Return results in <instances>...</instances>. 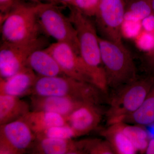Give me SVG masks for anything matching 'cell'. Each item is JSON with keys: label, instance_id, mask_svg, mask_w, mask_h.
Wrapping results in <instances>:
<instances>
[{"label": "cell", "instance_id": "cell-1", "mask_svg": "<svg viewBox=\"0 0 154 154\" xmlns=\"http://www.w3.org/2000/svg\"><path fill=\"white\" fill-rule=\"evenodd\" d=\"M69 9V17L76 31L80 55L94 73L96 87L107 93L108 87L96 27L88 16L72 6Z\"/></svg>", "mask_w": 154, "mask_h": 154}, {"label": "cell", "instance_id": "cell-2", "mask_svg": "<svg viewBox=\"0 0 154 154\" xmlns=\"http://www.w3.org/2000/svg\"><path fill=\"white\" fill-rule=\"evenodd\" d=\"M42 3L29 4L16 0L10 12L1 19L2 42L24 43L39 37L42 30L38 13Z\"/></svg>", "mask_w": 154, "mask_h": 154}, {"label": "cell", "instance_id": "cell-3", "mask_svg": "<svg viewBox=\"0 0 154 154\" xmlns=\"http://www.w3.org/2000/svg\"><path fill=\"white\" fill-rule=\"evenodd\" d=\"M102 93L93 84L62 75L38 76L31 95L65 96L80 102L98 105L102 101Z\"/></svg>", "mask_w": 154, "mask_h": 154}, {"label": "cell", "instance_id": "cell-4", "mask_svg": "<svg viewBox=\"0 0 154 154\" xmlns=\"http://www.w3.org/2000/svg\"><path fill=\"white\" fill-rule=\"evenodd\" d=\"M101 59L107 86L116 88L136 79V68L132 56L122 43L99 37Z\"/></svg>", "mask_w": 154, "mask_h": 154}, {"label": "cell", "instance_id": "cell-5", "mask_svg": "<svg viewBox=\"0 0 154 154\" xmlns=\"http://www.w3.org/2000/svg\"><path fill=\"white\" fill-rule=\"evenodd\" d=\"M38 23L41 30L57 42L69 45L80 54L76 31L69 17L53 3H43L38 10Z\"/></svg>", "mask_w": 154, "mask_h": 154}, {"label": "cell", "instance_id": "cell-6", "mask_svg": "<svg viewBox=\"0 0 154 154\" xmlns=\"http://www.w3.org/2000/svg\"><path fill=\"white\" fill-rule=\"evenodd\" d=\"M149 84L146 81H136L125 85V88L111 102L107 114L110 125L122 123L124 119L138 108L146 99Z\"/></svg>", "mask_w": 154, "mask_h": 154}, {"label": "cell", "instance_id": "cell-7", "mask_svg": "<svg viewBox=\"0 0 154 154\" xmlns=\"http://www.w3.org/2000/svg\"><path fill=\"white\" fill-rule=\"evenodd\" d=\"M48 41L42 36L24 43L2 42L0 48V75L9 78L27 66L30 54L36 50L45 48Z\"/></svg>", "mask_w": 154, "mask_h": 154}, {"label": "cell", "instance_id": "cell-8", "mask_svg": "<svg viewBox=\"0 0 154 154\" xmlns=\"http://www.w3.org/2000/svg\"><path fill=\"white\" fill-rule=\"evenodd\" d=\"M45 49L57 61L64 75L96 86L92 70L69 45L56 42Z\"/></svg>", "mask_w": 154, "mask_h": 154}, {"label": "cell", "instance_id": "cell-9", "mask_svg": "<svg viewBox=\"0 0 154 154\" xmlns=\"http://www.w3.org/2000/svg\"><path fill=\"white\" fill-rule=\"evenodd\" d=\"M124 0H100L95 17L102 38L122 43V25L125 18Z\"/></svg>", "mask_w": 154, "mask_h": 154}, {"label": "cell", "instance_id": "cell-10", "mask_svg": "<svg viewBox=\"0 0 154 154\" xmlns=\"http://www.w3.org/2000/svg\"><path fill=\"white\" fill-rule=\"evenodd\" d=\"M36 136L22 119L0 125V154H22L29 152Z\"/></svg>", "mask_w": 154, "mask_h": 154}, {"label": "cell", "instance_id": "cell-11", "mask_svg": "<svg viewBox=\"0 0 154 154\" xmlns=\"http://www.w3.org/2000/svg\"><path fill=\"white\" fill-rule=\"evenodd\" d=\"M65 118L77 137L95 129L101 121L102 114L97 105L85 103Z\"/></svg>", "mask_w": 154, "mask_h": 154}, {"label": "cell", "instance_id": "cell-12", "mask_svg": "<svg viewBox=\"0 0 154 154\" xmlns=\"http://www.w3.org/2000/svg\"><path fill=\"white\" fill-rule=\"evenodd\" d=\"M30 99L32 110L54 112L65 118L80 105L85 103L69 97L57 96L32 95Z\"/></svg>", "mask_w": 154, "mask_h": 154}, {"label": "cell", "instance_id": "cell-13", "mask_svg": "<svg viewBox=\"0 0 154 154\" xmlns=\"http://www.w3.org/2000/svg\"><path fill=\"white\" fill-rule=\"evenodd\" d=\"M38 76L28 66L9 78H0V94L21 96L31 95Z\"/></svg>", "mask_w": 154, "mask_h": 154}, {"label": "cell", "instance_id": "cell-14", "mask_svg": "<svg viewBox=\"0 0 154 154\" xmlns=\"http://www.w3.org/2000/svg\"><path fill=\"white\" fill-rule=\"evenodd\" d=\"M29 152L38 154H83L81 141L51 138L36 139Z\"/></svg>", "mask_w": 154, "mask_h": 154}, {"label": "cell", "instance_id": "cell-15", "mask_svg": "<svg viewBox=\"0 0 154 154\" xmlns=\"http://www.w3.org/2000/svg\"><path fill=\"white\" fill-rule=\"evenodd\" d=\"M26 66L39 77L65 75L57 61L45 48L34 51L27 60Z\"/></svg>", "mask_w": 154, "mask_h": 154}, {"label": "cell", "instance_id": "cell-16", "mask_svg": "<svg viewBox=\"0 0 154 154\" xmlns=\"http://www.w3.org/2000/svg\"><path fill=\"white\" fill-rule=\"evenodd\" d=\"M30 109V105L19 97L0 94V125L21 119Z\"/></svg>", "mask_w": 154, "mask_h": 154}, {"label": "cell", "instance_id": "cell-17", "mask_svg": "<svg viewBox=\"0 0 154 154\" xmlns=\"http://www.w3.org/2000/svg\"><path fill=\"white\" fill-rule=\"evenodd\" d=\"M21 119L28 125L35 135L51 127L68 124L65 117L48 111L32 110Z\"/></svg>", "mask_w": 154, "mask_h": 154}, {"label": "cell", "instance_id": "cell-18", "mask_svg": "<svg viewBox=\"0 0 154 154\" xmlns=\"http://www.w3.org/2000/svg\"><path fill=\"white\" fill-rule=\"evenodd\" d=\"M122 123L111 125L102 135L107 139L115 152L120 154H134L137 150L122 131Z\"/></svg>", "mask_w": 154, "mask_h": 154}, {"label": "cell", "instance_id": "cell-19", "mask_svg": "<svg viewBox=\"0 0 154 154\" xmlns=\"http://www.w3.org/2000/svg\"><path fill=\"white\" fill-rule=\"evenodd\" d=\"M128 122L140 125H146L154 122V96L146 99L133 113L128 116L123 122Z\"/></svg>", "mask_w": 154, "mask_h": 154}, {"label": "cell", "instance_id": "cell-20", "mask_svg": "<svg viewBox=\"0 0 154 154\" xmlns=\"http://www.w3.org/2000/svg\"><path fill=\"white\" fill-rule=\"evenodd\" d=\"M153 15V11L148 0H131L125 19L142 21Z\"/></svg>", "mask_w": 154, "mask_h": 154}, {"label": "cell", "instance_id": "cell-21", "mask_svg": "<svg viewBox=\"0 0 154 154\" xmlns=\"http://www.w3.org/2000/svg\"><path fill=\"white\" fill-rule=\"evenodd\" d=\"M122 128L137 151H146L149 143V136L146 131L139 126L125 125L123 124Z\"/></svg>", "mask_w": 154, "mask_h": 154}, {"label": "cell", "instance_id": "cell-22", "mask_svg": "<svg viewBox=\"0 0 154 154\" xmlns=\"http://www.w3.org/2000/svg\"><path fill=\"white\" fill-rule=\"evenodd\" d=\"M36 139L45 138L72 139L76 137L73 130L69 124L49 128L35 134Z\"/></svg>", "mask_w": 154, "mask_h": 154}, {"label": "cell", "instance_id": "cell-23", "mask_svg": "<svg viewBox=\"0 0 154 154\" xmlns=\"http://www.w3.org/2000/svg\"><path fill=\"white\" fill-rule=\"evenodd\" d=\"M100 2V0H72L69 5L88 17H95Z\"/></svg>", "mask_w": 154, "mask_h": 154}, {"label": "cell", "instance_id": "cell-24", "mask_svg": "<svg viewBox=\"0 0 154 154\" xmlns=\"http://www.w3.org/2000/svg\"><path fill=\"white\" fill-rule=\"evenodd\" d=\"M141 21L125 19L122 28V35L128 38L137 37L141 32Z\"/></svg>", "mask_w": 154, "mask_h": 154}, {"label": "cell", "instance_id": "cell-25", "mask_svg": "<svg viewBox=\"0 0 154 154\" xmlns=\"http://www.w3.org/2000/svg\"><path fill=\"white\" fill-rule=\"evenodd\" d=\"M115 152L109 142L98 139H93L89 153L91 154H111Z\"/></svg>", "mask_w": 154, "mask_h": 154}, {"label": "cell", "instance_id": "cell-26", "mask_svg": "<svg viewBox=\"0 0 154 154\" xmlns=\"http://www.w3.org/2000/svg\"><path fill=\"white\" fill-rule=\"evenodd\" d=\"M139 47L146 51L153 50L154 48V34L146 31L140 32L137 36Z\"/></svg>", "mask_w": 154, "mask_h": 154}, {"label": "cell", "instance_id": "cell-27", "mask_svg": "<svg viewBox=\"0 0 154 154\" xmlns=\"http://www.w3.org/2000/svg\"><path fill=\"white\" fill-rule=\"evenodd\" d=\"M16 0H0L1 19L5 17L11 11Z\"/></svg>", "mask_w": 154, "mask_h": 154}, {"label": "cell", "instance_id": "cell-28", "mask_svg": "<svg viewBox=\"0 0 154 154\" xmlns=\"http://www.w3.org/2000/svg\"><path fill=\"white\" fill-rule=\"evenodd\" d=\"M146 153L154 154V139L152 138L149 141L146 150Z\"/></svg>", "mask_w": 154, "mask_h": 154}, {"label": "cell", "instance_id": "cell-29", "mask_svg": "<svg viewBox=\"0 0 154 154\" xmlns=\"http://www.w3.org/2000/svg\"><path fill=\"white\" fill-rule=\"evenodd\" d=\"M146 131L149 137L154 139V122L148 125Z\"/></svg>", "mask_w": 154, "mask_h": 154}, {"label": "cell", "instance_id": "cell-30", "mask_svg": "<svg viewBox=\"0 0 154 154\" xmlns=\"http://www.w3.org/2000/svg\"><path fill=\"white\" fill-rule=\"evenodd\" d=\"M23 1H27V2H30L32 3V4H40L42 3V2L44 1H49V0H23Z\"/></svg>", "mask_w": 154, "mask_h": 154}, {"label": "cell", "instance_id": "cell-31", "mask_svg": "<svg viewBox=\"0 0 154 154\" xmlns=\"http://www.w3.org/2000/svg\"><path fill=\"white\" fill-rule=\"evenodd\" d=\"M72 0H49V1H51V2H62L66 3V4L69 5L70 3L71 2Z\"/></svg>", "mask_w": 154, "mask_h": 154}, {"label": "cell", "instance_id": "cell-32", "mask_svg": "<svg viewBox=\"0 0 154 154\" xmlns=\"http://www.w3.org/2000/svg\"><path fill=\"white\" fill-rule=\"evenodd\" d=\"M150 4L152 6V9L153 11L154 14V0H148Z\"/></svg>", "mask_w": 154, "mask_h": 154}]
</instances>
